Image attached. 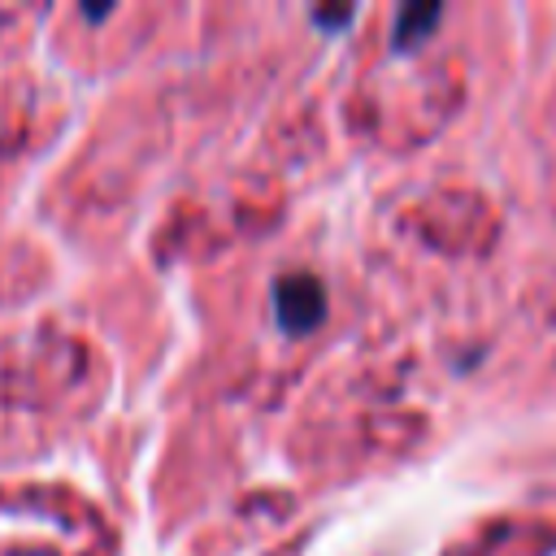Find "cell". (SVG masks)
Listing matches in <instances>:
<instances>
[{
    "label": "cell",
    "mask_w": 556,
    "mask_h": 556,
    "mask_svg": "<svg viewBox=\"0 0 556 556\" xmlns=\"http://www.w3.org/2000/svg\"><path fill=\"white\" fill-rule=\"evenodd\" d=\"M274 308H278L282 330L304 334V330H313V326L321 321V313H326V291H321V282H317L313 274H287V278H278V287H274Z\"/></svg>",
    "instance_id": "1"
},
{
    "label": "cell",
    "mask_w": 556,
    "mask_h": 556,
    "mask_svg": "<svg viewBox=\"0 0 556 556\" xmlns=\"http://www.w3.org/2000/svg\"><path fill=\"white\" fill-rule=\"evenodd\" d=\"M439 17H443L439 4H408V9L400 13V22H395V48H413Z\"/></svg>",
    "instance_id": "2"
}]
</instances>
